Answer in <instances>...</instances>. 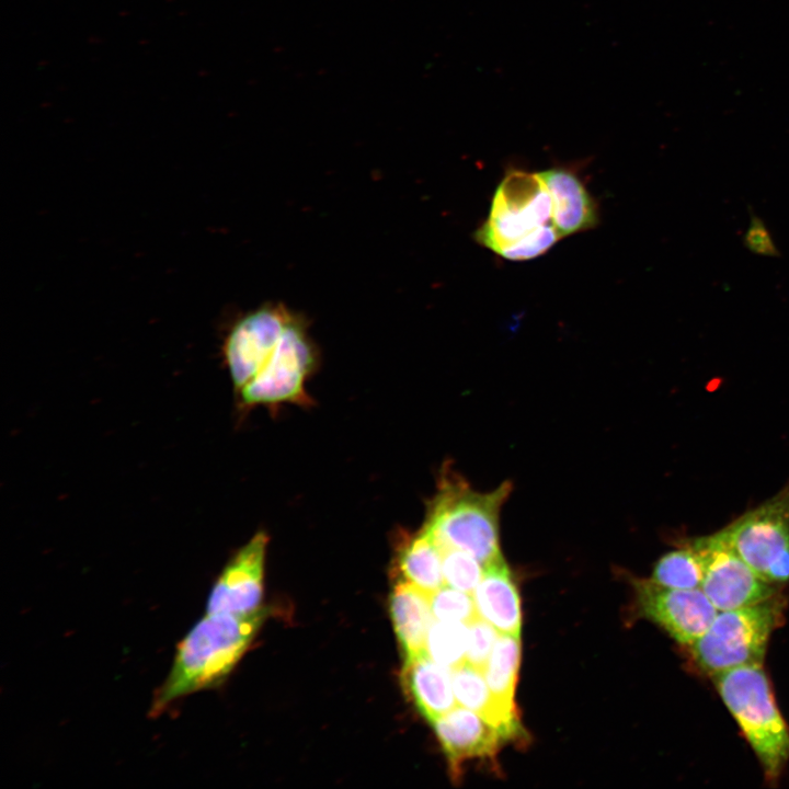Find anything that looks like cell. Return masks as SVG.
Returning <instances> with one entry per match:
<instances>
[{"instance_id": "obj_1", "label": "cell", "mask_w": 789, "mask_h": 789, "mask_svg": "<svg viewBox=\"0 0 789 789\" xmlns=\"http://www.w3.org/2000/svg\"><path fill=\"white\" fill-rule=\"evenodd\" d=\"M266 614L264 608L245 615L206 613L178 643L168 676L153 695L150 717L160 716L183 697L220 685L250 647Z\"/></svg>"}, {"instance_id": "obj_2", "label": "cell", "mask_w": 789, "mask_h": 789, "mask_svg": "<svg viewBox=\"0 0 789 789\" xmlns=\"http://www.w3.org/2000/svg\"><path fill=\"white\" fill-rule=\"evenodd\" d=\"M474 239L511 261L537 258L561 239L552 221L551 199L540 172L510 170L505 174Z\"/></svg>"}, {"instance_id": "obj_3", "label": "cell", "mask_w": 789, "mask_h": 789, "mask_svg": "<svg viewBox=\"0 0 789 789\" xmlns=\"http://www.w3.org/2000/svg\"><path fill=\"white\" fill-rule=\"evenodd\" d=\"M511 491L507 481L490 492L472 490L460 476L445 467L428 503L423 527L441 548L468 552L485 567L502 558L500 513Z\"/></svg>"}, {"instance_id": "obj_4", "label": "cell", "mask_w": 789, "mask_h": 789, "mask_svg": "<svg viewBox=\"0 0 789 789\" xmlns=\"http://www.w3.org/2000/svg\"><path fill=\"white\" fill-rule=\"evenodd\" d=\"M711 678L758 758L766 781L777 784L789 762V727L763 664L725 670Z\"/></svg>"}, {"instance_id": "obj_5", "label": "cell", "mask_w": 789, "mask_h": 789, "mask_svg": "<svg viewBox=\"0 0 789 789\" xmlns=\"http://www.w3.org/2000/svg\"><path fill=\"white\" fill-rule=\"evenodd\" d=\"M786 605L779 592L753 605L718 610L708 629L687 647L695 666L711 676L763 664L770 636L785 620Z\"/></svg>"}, {"instance_id": "obj_6", "label": "cell", "mask_w": 789, "mask_h": 789, "mask_svg": "<svg viewBox=\"0 0 789 789\" xmlns=\"http://www.w3.org/2000/svg\"><path fill=\"white\" fill-rule=\"evenodd\" d=\"M318 362L319 353L308 324L296 313L255 376L235 392L239 408L247 411L287 403L312 404L306 386Z\"/></svg>"}, {"instance_id": "obj_7", "label": "cell", "mask_w": 789, "mask_h": 789, "mask_svg": "<svg viewBox=\"0 0 789 789\" xmlns=\"http://www.w3.org/2000/svg\"><path fill=\"white\" fill-rule=\"evenodd\" d=\"M717 534L763 580L789 582V482Z\"/></svg>"}, {"instance_id": "obj_8", "label": "cell", "mask_w": 789, "mask_h": 789, "mask_svg": "<svg viewBox=\"0 0 789 789\" xmlns=\"http://www.w3.org/2000/svg\"><path fill=\"white\" fill-rule=\"evenodd\" d=\"M687 542L704 563L700 590L718 610L763 602L780 591L763 580L717 533L690 538Z\"/></svg>"}, {"instance_id": "obj_9", "label": "cell", "mask_w": 789, "mask_h": 789, "mask_svg": "<svg viewBox=\"0 0 789 789\" xmlns=\"http://www.w3.org/2000/svg\"><path fill=\"white\" fill-rule=\"evenodd\" d=\"M295 315L283 304L271 302L232 327L225 340L224 356L235 392L255 376Z\"/></svg>"}, {"instance_id": "obj_10", "label": "cell", "mask_w": 789, "mask_h": 789, "mask_svg": "<svg viewBox=\"0 0 789 789\" xmlns=\"http://www.w3.org/2000/svg\"><path fill=\"white\" fill-rule=\"evenodd\" d=\"M634 590L640 614L686 648L708 629L718 613L700 588H672L650 579L636 580Z\"/></svg>"}, {"instance_id": "obj_11", "label": "cell", "mask_w": 789, "mask_h": 789, "mask_svg": "<svg viewBox=\"0 0 789 789\" xmlns=\"http://www.w3.org/2000/svg\"><path fill=\"white\" fill-rule=\"evenodd\" d=\"M267 544V534L260 530L232 556L213 585L207 614L245 615L262 608Z\"/></svg>"}, {"instance_id": "obj_12", "label": "cell", "mask_w": 789, "mask_h": 789, "mask_svg": "<svg viewBox=\"0 0 789 789\" xmlns=\"http://www.w3.org/2000/svg\"><path fill=\"white\" fill-rule=\"evenodd\" d=\"M454 777L464 762L493 758L506 739L478 713L454 707L432 722Z\"/></svg>"}, {"instance_id": "obj_13", "label": "cell", "mask_w": 789, "mask_h": 789, "mask_svg": "<svg viewBox=\"0 0 789 789\" xmlns=\"http://www.w3.org/2000/svg\"><path fill=\"white\" fill-rule=\"evenodd\" d=\"M540 175L548 188L552 221L561 238L596 227V202L575 173L552 168L540 172Z\"/></svg>"}, {"instance_id": "obj_14", "label": "cell", "mask_w": 789, "mask_h": 789, "mask_svg": "<svg viewBox=\"0 0 789 789\" xmlns=\"http://www.w3.org/2000/svg\"><path fill=\"white\" fill-rule=\"evenodd\" d=\"M472 596L480 618L492 625L499 633L519 637V596L503 558L483 568L482 578Z\"/></svg>"}, {"instance_id": "obj_15", "label": "cell", "mask_w": 789, "mask_h": 789, "mask_svg": "<svg viewBox=\"0 0 789 789\" xmlns=\"http://www.w3.org/2000/svg\"><path fill=\"white\" fill-rule=\"evenodd\" d=\"M401 675L405 693L431 723L455 707L450 670L426 653L404 659Z\"/></svg>"}, {"instance_id": "obj_16", "label": "cell", "mask_w": 789, "mask_h": 789, "mask_svg": "<svg viewBox=\"0 0 789 789\" xmlns=\"http://www.w3.org/2000/svg\"><path fill=\"white\" fill-rule=\"evenodd\" d=\"M456 702L478 713L505 739L524 737L518 713L501 705L491 693L482 670L462 662L450 670Z\"/></svg>"}, {"instance_id": "obj_17", "label": "cell", "mask_w": 789, "mask_h": 789, "mask_svg": "<svg viewBox=\"0 0 789 789\" xmlns=\"http://www.w3.org/2000/svg\"><path fill=\"white\" fill-rule=\"evenodd\" d=\"M389 611L404 659L425 653L433 618L428 595L409 582L397 580L389 597Z\"/></svg>"}, {"instance_id": "obj_18", "label": "cell", "mask_w": 789, "mask_h": 789, "mask_svg": "<svg viewBox=\"0 0 789 789\" xmlns=\"http://www.w3.org/2000/svg\"><path fill=\"white\" fill-rule=\"evenodd\" d=\"M395 560L398 580L416 586L427 595L444 585L442 548L422 526L403 535Z\"/></svg>"}, {"instance_id": "obj_19", "label": "cell", "mask_w": 789, "mask_h": 789, "mask_svg": "<svg viewBox=\"0 0 789 789\" xmlns=\"http://www.w3.org/2000/svg\"><path fill=\"white\" fill-rule=\"evenodd\" d=\"M521 661L519 637H498L483 671L487 684L495 699L505 708L516 710L514 693Z\"/></svg>"}, {"instance_id": "obj_20", "label": "cell", "mask_w": 789, "mask_h": 789, "mask_svg": "<svg viewBox=\"0 0 789 789\" xmlns=\"http://www.w3.org/2000/svg\"><path fill=\"white\" fill-rule=\"evenodd\" d=\"M651 580L662 586L696 590L704 580V563L698 552L687 542L663 554L655 563Z\"/></svg>"}, {"instance_id": "obj_21", "label": "cell", "mask_w": 789, "mask_h": 789, "mask_svg": "<svg viewBox=\"0 0 789 789\" xmlns=\"http://www.w3.org/2000/svg\"><path fill=\"white\" fill-rule=\"evenodd\" d=\"M468 624L432 621L425 653L439 665L453 670L466 660Z\"/></svg>"}, {"instance_id": "obj_22", "label": "cell", "mask_w": 789, "mask_h": 789, "mask_svg": "<svg viewBox=\"0 0 789 789\" xmlns=\"http://www.w3.org/2000/svg\"><path fill=\"white\" fill-rule=\"evenodd\" d=\"M434 620L469 624L478 618L472 594L444 584L428 595Z\"/></svg>"}, {"instance_id": "obj_23", "label": "cell", "mask_w": 789, "mask_h": 789, "mask_svg": "<svg viewBox=\"0 0 789 789\" xmlns=\"http://www.w3.org/2000/svg\"><path fill=\"white\" fill-rule=\"evenodd\" d=\"M444 584L472 594L478 586L483 565L470 553L454 548H442Z\"/></svg>"}, {"instance_id": "obj_24", "label": "cell", "mask_w": 789, "mask_h": 789, "mask_svg": "<svg viewBox=\"0 0 789 789\" xmlns=\"http://www.w3.org/2000/svg\"><path fill=\"white\" fill-rule=\"evenodd\" d=\"M500 633L484 619L478 617L468 624L466 662L484 671L491 651Z\"/></svg>"}, {"instance_id": "obj_25", "label": "cell", "mask_w": 789, "mask_h": 789, "mask_svg": "<svg viewBox=\"0 0 789 789\" xmlns=\"http://www.w3.org/2000/svg\"><path fill=\"white\" fill-rule=\"evenodd\" d=\"M742 241L744 247L754 254L767 258L781 255L765 221L752 210L750 211V225Z\"/></svg>"}]
</instances>
